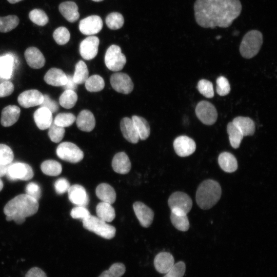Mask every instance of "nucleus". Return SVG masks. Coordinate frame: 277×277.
Returning a JSON list of instances; mask_svg holds the SVG:
<instances>
[{"mask_svg": "<svg viewBox=\"0 0 277 277\" xmlns=\"http://www.w3.org/2000/svg\"><path fill=\"white\" fill-rule=\"evenodd\" d=\"M197 24L204 28H228L241 13L240 0H196L193 6Z\"/></svg>", "mask_w": 277, "mask_h": 277, "instance_id": "nucleus-1", "label": "nucleus"}, {"mask_svg": "<svg viewBox=\"0 0 277 277\" xmlns=\"http://www.w3.org/2000/svg\"><path fill=\"white\" fill-rule=\"evenodd\" d=\"M38 201L26 194H19L10 200L4 208L6 220L23 224L26 218L35 214L38 209Z\"/></svg>", "mask_w": 277, "mask_h": 277, "instance_id": "nucleus-2", "label": "nucleus"}, {"mask_svg": "<svg viewBox=\"0 0 277 277\" xmlns=\"http://www.w3.org/2000/svg\"><path fill=\"white\" fill-rule=\"evenodd\" d=\"M222 189L218 182L212 180L203 182L196 192V201L203 209H208L215 205L220 200Z\"/></svg>", "mask_w": 277, "mask_h": 277, "instance_id": "nucleus-3", "label": "nucleus"}, {"mask_svg": "<svg viewBox=\"0 0 277 277\" xmlns=\"http://www.w3.org/2000/svg\"><path fill=\"white\" fill-rule=\"evenodd\" d=\"M263 42L262 33L251 30L243 36L240 46V52L245 58H251L259 52Z\"/></svg>", "mask_w": 277, "mask_h": 277, "instance_id": "nucleus-4", "label": "nucleus"}, {"mask_svg": "<svg viewBox=\"0 0 277 277\" xmlns=\"http://www.w3.org/2000/svg\"><path fill=\"white\" fill-rule=\"evenodd\" d=\"M83 227L106 239H111L115 235V228L97 216L90 215L82 220Z\"/></svg>", "mask_w": 277, "mask_h": 277, "instance_id": "nucleus-5", "label": "nucleus"}, {"mask_svg": "<svg viewBox=\"0 0 277 277\" xmlns=\"http://www.w3.org/2000/svg\"><path fill=\"white\" fill-rule=\"evenodd\" d=\"M168 203L171 212L176 215H187L192 206V201L190 196L180 191L173 193L170 196Z\"/></svg>", "mask_w": 277, "mask_h": 277, "instance_id": "nucleus-6", "label": "nucleus"}, {"mask_svg": "<svg viewBox=\"0 0 277 277\" xmlns=\"http://www.w3.org/2000/svg\"><path fill=\"white\" fill-rule=\"evenodd\" d=\"M56 153L61 160L72 163H78L84 157L83 151L75 144L68 142L60 144Z\"/></svg>", "mask_w": 277, "mask_h": 277, "instance_id": "nucleus-7", "label": "nucleus"}, {"mask_svg": "<svg viewBox=\"0 0 277 277\" xmlns=\"http://www.w3.org/2000/svg\"><path fill=\"white\" fill-rule=\"evenodd\" d=\"M104 60L106 67L114 72L121 70L126 63L125 55L122 52L121 48L116 45H112L107 49Z\"/></svg>", "mask_w": 277, "mask_h": 277, "instance_id": "nucleus-8", "label": "nucleus"}, {"mask_svg": "<svg viewBox=\"0 0 277 277\" xmlns=\"http://www.w3.org/2000/svg\"><path fill=\"white\" fill-rule=\"evenodd\" d=\"M6 175L11 181H28L33 177L34 172L31 167L26 163L12 162L8 165Z\"/></svg>", "mask_w": 277, "mask_h": 277, "instance_id": "nucleus-9", "label": "nucleus"}, {"mask_svg": "<svg viewBox=\"0 0 277 277\" xmlns=\"http://www.w3.org/2000/svg\"><path fill=\"white\" fill-rule=\"evenodd\" d=\"M197 118L204 124L211 125L216 121L217 113L211 103L206 101L200 102L195 108Z\"/></svg>", "mask_w": 277, "mask_h": 277, "instance_id": "nucleus-10", "label": "nucleus"}, {"mask_svg": "<svg viewBox=\"0 0 277 277\" xmlns=\"http://www.w3.org/2000/svg\"><path fill=\"white\" fill-rule=\"evenodd\" d=\"M112 87L116 91L123 94H129L133 89V83L129 76L124 73H114L110 77Z\"/></svg>", "mask_w": 277, "mask_h": 277, "instance_id": "nucleus-11", "label": "nucleus"}, {"mask_svg": "<svg viewBox=\"0 0 277 277\" xmlns=\"http://www.w3.org/2000/svg\"><path fill=\"white\" fill-rule=\"evenodd\" d=\"M103 23L98 15L89 16L80 21L79 30L82 33L87 35H92L98 33L102 29Z\"/></svg>", "mask_w": 277, "mask_h": 277, "instance_id": "nucleus-12", "label": "nucleus"}, {"mask_svg": "<svg viewBox=\"0 0 277 277\" xmlns=\"http://www.w3.org/2000/svg\"><path fill=\"white\" fill-rule=\"evenodd\" d=\"M100 44L99 38L91 35L83 40L80 45V53L81 56L86 60L94 58L98 52Z\"/></svg>", "mask_w": 277, "mask_h": 277, "instance_id": "nucleus-13", "label": "nucleus"}, {"mask_svg": "<svg viewBox=\"0 0 277 277\" xmlns=\"http://www.w3.org/2000/svg\"><path fill=\"white\" fill-rule=\"evenodd\" d=\"M173 147L176 153L180 156L185 157L192 154L196 149L195 142L189 137L181 135L173 142Z\"/></svg>", "mask_w": 277, "mask_h": 277, "instance_id": "nucleus-14", "label": "nucleus"}, {"mask_svg": "<svg viewBox=\"0 0 277 277\" xmlns=\"http://www.w3.org/2000/svg\"><path fill=\"white\" fill-rule=\"evenodd\" d=\"M43 94L38 90L31 89L21 93L17 98L19 104L23 107L28 108L40 105L43 101Z\"/></svg>", "mask_w": 277, "mask_h": 277, "instance_id": "nucleus-15", "label": "nucleus"}, {"mask_svg": "<svg viewBox=\"0 0 277 277\" xmlns=\"http://www.w3.org/2000/svg\"><path fill=\"white\" fill-rule=\"evenodd\" d=\"M67 192L69 201L73 204L86 207L89 204V196L82 185L74 184L70 186Z\"/></svg>", "mask_w": 277, "mask_h": 277, "instance_id": "nucleus-16", "label": "nucleus"}, {"mask_svg": "<svg viewBox=\"0 0 277 277\" xmlns=\"http://www.w3.org/2000/svg\"><path fill=\"white\" fill-rule=\"evenodd\" d=\"M133 208L141 226L145 228L150 226L154 217V213L151 209L141 202H135Z\"/></svg>", "mask_w": 277, "mask_h": 277, "instance_id": "nucleus-17", "label": "nucleus"}, {"mask_svg": "<svg viewBox=\"0 0 277 277\" xmlns=\"http://www.w3.org/2000/svg\"><path fill=\"white\" fill-rule=\"evenodd\" d=\"M28 65L32 68L39 69L45 64V58L41 51L36 47L28 48L24 53Z\"/></svg>", "mask_w": 277, "mask_h": 277, "instance_id": "nucleus-18", "label": "nucleus"}, {"mask_svg": "<svg viewBox=\"0 0 277 277\" xmlns=\"http://www.w3.org/2000/svg\"><path fill=\"white\" fill-rule=\"evenodd\" d=\"M120 128L124 138L129 142L135 144L139 140V135L131 118L126 117L121 121Z\"/></svg>", "mask_w": 277, "mask_h": 277, "instance_id": "nucleus-19", "label": "nucleus"}, {"mask_svg": "<svg viewBox=\"0 0 277 277\" xmlns=\"http://www.w3.org/2000/svg\"><path fill=\"white\" fill-rule=\"evenodd\" d=\"M174 264L173 255L167 252L158 253L154 260V265L156 271L161 273H166Z\"/></svg>", "mask_w": 277, "mask_h": 277, "instance_id": "nucleus-20", "label": "nucleus"}, {"mask_svg": "<svg viewBox=\"0 0 277 277\" xmlns=\"http://www.w3.org/2000/svg\"><path fill=\"white\" fill-rule=\"evenodd\" d=\"M75 121L78 128L83 131L90 132L95 125V117L93 113L88 110L81 111Z\"/></svg>", "mask_w": 277, "mask_h": 277, "instance_id": "nucleus-21", "label": "nucleus"}, {"mask_svg": "<svg viewBox=\"0 0 277 277\" xmlns=\"http://www.w3.org/2000/svg\"><path fill=\"white\" fill-rule=\"evenodd\" d=\"M44 80L51 86L59 87L65 85L67 81V75L58 68H52L45 74Z\"/></svg>", "mask_w": 277, "mask_h": 277, "instance_id": "nucleus-22", "label": "nucleus"}, {"mask_svg": "<svg viewBox=\"0 0 277 277\" xmlns=\"http://www.w3.org/2000/svg\"><path fill=\"white\" fill-rule=\"evenodd\" d=\"M20 108L15 105L5 107L2 111L1 123L4 127H9L15 123L19 117Z\"/></svg>", "mask_w": 277, "mask_h": 277, "instance_id": "nucleus-23", "label": "nucleus"}, {"mask_svg": "<svg viewBox=\"0 0 277 277\" xmlns=\"http://www.w3.org/2000/svg\"><path fill=\"white\" fill-rule=\"evenodd\" d=\"M112 167L116 173L124 174L130 171L131 165L128 155L124 152H120L114 156Z\"/></svg>", "mask_w": 277, "mask_h": 277, "instance_id": "nucleus-24", "label": "nucleus"}, {"mask_svg": "<svg viewBox=\"0 0 277 277\" xmlns=\"http://www.w3.org/2000/svg\"><path fill=\"white\" fill-rule=\"evenodd\" d=\"M33 117L37 127L41 130L48 128L53 122L51 112L45 107H39L34 113Z\"/></svg>", "mask_w": 277, "mask_h": 277, "instance_id": "nucleus-25", "label": "nucleus"}, {"mask_svg": "<svg viewBox=\"0 0 277 277\" xmlns=\"http://www.w3.org/2000/svg\"><path fill=\"white\" fill-rule=\"evenodd\" d=\"M58 9L61 14L70 23H74L79 18L78 7L73 2L68 1L61 3Z\"/></svg>", "mask_w": 277, "mask_h": 277, "instance_id": "nucleus-26", "label": "nucleus"}, {"mask_svg": "<svg viewBox=\"0 0 277 277\" xmlns=\"http://www.w3.org/2000/svg\"><path fill=\"white\" fill-rule=\"evenodd\" d=\"M96 195L102 202L110 204H113L116 200V193L114 188L109 184H99L95 190Z\"/></svg>", "mask_w": 277, "mask_h": 277, "instance_id": "nucleus-27", "label": "nucleus"}, {"mask_svg": "<svg viewBox=\"0 0 277 277\" xmlns=\"http://www.w3.org/2000/svg\"><path fill=\"white\" fill-rule=\"evenodd\" d=\"M232 122L241 131L244 136L252 135L255 132L254 123L249 117L238 116Z\"/></svg>", "mask_w": 277, "mask_h": 277, "instance_id": "nucleus-28", "label": "nucleus"}, {"mask_svg": "<svg viewBox=\"0 0 277 277\" xmlns=\"http://www.w3.org/2000/svg\"><path fill=\"white\" fill-rule=\"evenodd\" d=\"M220 167L226 172H233L238 168V162L235 156L230 152H223L218 157Z\"/></svg>", "mask_w": 277, "mask_h": 277, "instance_id": "nucleus-29", "label": "nucleus"}, {"mask_svg": "<svg viewBox=\"0 0 277 277\" xmlns=\"http://www.w3.org/2000/svg\"><path fill=\"white\" fill-rule=\"evenodd\" d=\"M97 216L106 222H112L115 217V212L111 204L101 202L96 207Z\"/></svg>", "mask_w": 277, "mask_h": 277, "instance_id": "nucleus-30", "label": "nucleus"}, {"mask_svg": "<svg viewBox=\"0 0 277 277\" xmlns=\"http://www.w3.org/2000/svg\"><path fill=\"white\" fill-rule=\"evenodd\" d=\"M138 132L140 139H147L150 133V126L148 122L143 117L133 115L131 118Z\"/></svg>", "mask_w": 277, "mask_h": 277, "instance_id": "nucleus-31", "label": "nucleus"}, {"mask_svg": "<svg viewBox=\"0 0 277 277\" xmlns=\"http://www.w3.org/2000/svg\"><path fill=\"white\" fill-rule=\"evenodd\" d=\"M14 65V58L11 55L0 57V77L9 79L11 76Z\"/></svg>", "mask_w": 277, "mask_h": 277, "instance_id": "nucleus-32", "label": "nucleus"}, {"mask_svg": "<svg viewBox=\"0 0 277 277\" xmlns=\"http://www.w3.org/2000/svg\"><path fill=\"white\" fill-rule=\"evenodd\" d=\"M41 168L44 174L54 176L60 175L62 170L61 164L53 160L44 161L41 165Z\"/></svg>", "mask_w": 277, "mask_h": 277, "instance_id": "nucleus-33", "label": "nucleus"}, {"mask_svg": "<svg viewBox=\"0 0 277 277\" xmlns=\"http://www.w3.org/2000/svg\"><path fill=\"white\" fill-rule=\"evenodd\" d=\"M227 131L231 146L235 149L239 148L244 137L242 133L232 122L228 124Z\"/></svg>", "mask_w": 277, "mask_h": 277, "instance_id": "nucleus-34", "label": "nucleus"}, {"mask_svg": "<svg viewBox=\"0 0 277 277\" xmlns=\"http://www.w3.org/2000/svg\"><path fill=\"white\" fill-rule=\"evenodd\" d=\"M89 71L85 63L83 61H80L75 65V71L73 77L74 82L76 84L85 83L88 78Z\"/></svg>", "mask_w": 277, "mask_h": 277, "instance_id": "nucleus-35", "label": "nucleus"}, {"mask_svg": "<svg viewBox=\"0 0 277 277\" xmlns=\"http://www.w3.org/2000/svg\"><path fill=\"white\" fill-rule=\"evenodd\" d=\"M85 86L89 92H98L104 89L105 82L101 76L95 74L88 77L85 82Z\"/></svg>", "mask_w": 277, "mask_h": 277, "instance_id": "nucleus-36", "label": "nucleus"}, {"mask_svg": "<svg viewBox=\"0 0 277 277\" xmlns=\"http://www.w3.org/2000/svg\"><path fill=\"white\" fill-rule=\"evenodd\" d=\"M77 100L76 93L71 90H65L59 98L61 106L66 109H70L74 106Z\"/></svg>", "mask_w": 277, "mask_h": 277, "instance_id": "nucleus-37", "label": "nucleus"}, {"mask_svg": "<svg viewBox=\"0 0 277 277\" xmlns=\"http://www.w3.org/2000/svg\"><path fill=\"white\" fill-rule=\"evenodd\" d=\"M19 22L18 17L14 15L0 17V32L6 33L11 31L17 26Z\"/></svg>", "mask_w": 277, "mask_h": 277, "instance_id": "nucleus-38", "label": "nucleus"}, {"mask_svg": "<svg viewBox=\"0 0 277 277\" xmlns=\"http://www.w3.org/2000/svg\"><path fill=\"white\" fill-rule=\"evenodd\" d=\"M105 22L109 29L117 30L123 27L124 23V18L121 13L114 12L109 13L107 16Z\"/></svg>", "mask_w": 277, "mask_h": 277, "instance_id": "nucleus-39", "label": "nucleus"}, {"mask_svg": "<svg viewBox=\"0 0 277 277\" xmlns=\"http://www.w3.org/2000/svg\"><path fill=\"white\" fill-rule=\"evenodd\" d=\"M170 220L173 225L179 230L186 231L189 228V222L187 215H176L172 212Z\"/></svg>", "mask_w": 277, "mask_h": 277, "instance_id": "nucleus-40", "label": "nucleus"}, {"mask_svg": "<svg viewBox=\"0 0 277 277\" xmlns=\"http://www.w3.org/2000/svg\"><path fill=\"white\" fill-rule=\"evenodd\" d=\"M125 265L121 263L113 264L110 268L104 271L98 277H121L125 272Z\"/></svg>", "mask_w": 277, "mask_h": 277, "instance_id": "nucleus-41", "label": "nucleus"}, {"mask_svg": "<svg viewBox=\"0 0 277 277\" xmlns=\"http://www.w3.org/2000/svg\"><path fill=\"white\" fill-rule=\"evenodd\" d=\"M30 19L37 25L43 26L46 25L49 21L46 13L41 9H34L29 14Z\"/></svg>", "mask_w": 277, "mask_h": 277, "instance_id": "nucleus-42", "label": "nucleus"}, {"mask_svg": "<svg viewBox=\"0 0 277 277\" xmlns=\"http://www.w3.org/2000/svg\"><path fill=\"white\" fill-rule=\"evenodd\" d=\"M48 128V135L51 141L55 143L61 142L64 136V127L58 126L52 122Z\"/></svg>", "mask_w": 277, "mask_h": 277, "instance_id": "nucleus-43", "label": "nucleus"}, {"mask_svg": "<svg viewBox=\"0 0 277 277\" xmlns=\"http://www.w3.org/2000/svg\"><path fill=\"white\" fill-rule=\"evenodd\" d=\"M75 120L76 117L71 113H60L55 116L53 122L65 128L72 125Z\"/></svg>", "mask_w": 277, "mask_h": 277, "instance_id": "nucleus-44", "label": "nucleus"}, {"mask_svg": "<svg viewBox=\"0 0 277 277\" xmlns=\"http://www.w3.org/2000/svg\"><path fill=\"white\" fill-rule=\"evenodd\" d=\"M70 34L68 30L64 27H60L56 28L53 33V37L56 43L63 45L68 42Z\"/></svg>", "mask_w": 277, "mask_h": 277, "instance_id": "nucleus-45", "label": "nucleus"}, {"mask_svg": "<svg viewBox=\"0 0 277 277\" xmlns=\"http://www.w3.org/2000/svg\"><path fill=\"white\" fill-rule=\"evenodd\" d=\"M197 88L201 94L207 98L214 96V90L212 83L208 80L202 79L197 83Z\"/></svg>", "mask_w": 277, "mask_h": 277, "instance_id": "nucleus-46", "label": "nucleus"}, {"mask_svg": "<svg viewBox=\"0 0 277 277\" xmlns=\"http://www.w3.org/2000/svg\"><path fill=\"white\" fill-rule=\"evenodd\" d=\"M14 159V154L8 146L0 144V164L9 165L12 162Z\"/></svg>", "mask_w": 277, "mask_h": 277, "instance_id": "nucleus-47", "label": "nucleus"}, {"mask_svg": "<svg viewBox=\"0 0 277 277\" xmlns=\"http://www.w3.org/2000/svg\"><path fill=\"white\" fill-rule=\"evenodd\" d=\"M230 91V86L228 80L223 76L216 80V92L220 96L227 95Z\"/></svg>", "mask_w": 277, "mask_h": 277, "instance_id": "nucleus-48", "label": "nucleus"}, {"mask_svg": "<svg viewBox=\"0 0 277 277\" xmlns=\"http://www.w3.org/2000/svg\"><path fill=\"white\" fill-rule=\"evenodd\" d=\"M185 269V264L182 261L179 262L174 264L163 277H183Z\"/></svg>", "mask_w": 277, "mask_h": 277, "instance_id": "nucleus-49", "label": "nucleus"}, {"mask_svg": "<svg viewBox=\"0 0 277 277\" xmlns=\"http://www.w3.org/2000/svg\"><path fill=\"white\" fill-rule=\"evenodd\" d=\"M26 194L38 201L41 197L42 192L40 186L35 182L28 183L25 188Z\"/></svg>", "mask_w": 277, "mask_h": 277, "instance_id": "nucleus-50", "label": "nucleus"}, {"mask_svg": "<svg viewBox=\"0 0 277 277\" xmlns=\"http://www.w3.org/2000/svg\"><path fill=\"white\" fill-rule=\"evenodd\" d=\"M90 215L89 211L86 207L81 206H77L73 208L70 212L71 216L75 219H81L83 220Z\"/></svg>", "mask_w": 277, "mask_h": 277, "instance_id": "nucleus-51", "label": "nucleus"}, {"mask_svg": "<svg viewBox=\"0 0 277 277\" xmlns=\"http://www.w3.org/2000/svg\"><path fill=\"white\" fill-rule=\"evenodd\" d=\"M70 184L68 181L64 177L57 179L54 183V188L58 194H62L68 191Z\"/></svg>", "mask_w": 277, "mask_h": 277, "instance_id": "nucleus-52", "label": "nucleus"}, {"mask_svg": "<svg viewBox=\"0 0 277 277\" xmlns=\"http://www.w3.org/2000/svg\"><path fill=\"white\" fill-rule=\"evenodd\" d=\"M44 98L40 107H45L50 110L51 113H54L58 110V105L56 101L52 100L47 94L43 95Z\"/></svg>", "mask_w": 277, "mask_h": 277, "instance_id": "nucleus-53", "label": "nucleus"}, {"mask_svg": "<svg viewBox=\"0 0 277 277\" xmlns=\"http://www.w3.org/2000/svg\"><path fill=\"white\" fill-rule=\"evenodd\" d=\"M14 91V85L10 81H5L0 84V97L10 95Z\"/></svg>", "mask_w": 277, "mask_h": 277, "instance_id": "nucleus-54", "label": "nucleus"}, {"mask_svg": "<svg viewBox=\"0 0 277 277\" xmlns=\"http://www.w3.org/2000/svg\"><path fill=\"white\" fill-rule=\"evenodd\" d=\"M25 277H47L46 273L41 268L34 267L28 270Z\"/></svg>", "mask_w": 277, "mask_h": 277, "instance_id": "nucleus-55", "label": "nucleus"}, {"mask_svg": "<svg viewBox=\"0 0 277 277\" xmlns=\"http://www.w3.org/2000/svg\"><path fill=\"white\" fill-rule=\"evenodd\" d=\"M67 81L65 85L62 86L65 90H71L74 91L77 89V85L73 81L72 76L67 75Z\"/></svg>", "mask_w": 277, "mask_h": 277, "instance_id": "nucleus-56", "label": "nucleus"}, {"mask_svg": "<svg viewBox=\"0 0 277 277\" xmlns=\"http://www.w3.org/2000/svg\"><path fill=\"white\" fill-rule=\"evenodd\" d=\"M8 165L0 164V177L6 175Z\"/></svg>", "mask_w": 277, "mask_h": 277, "instance_id": "nucleus-57", "label": "nucleus"}, {"mask_svg": "<svg viewBox=\"0 0 277 277\" xmlns=\"http://www.w3.org/2000/svg\"><path fill=\"white\" fill-rule=\"evenodd\" d=\"M11 4H15L22 0H7Z\"/></svg>", "mask_w": 277, "mask_h": 277, "instance_id": "nucleus-58", "label": "nucleus"}, {"mask_svg": "<svg viewBox=\"0 0 277 277\" xmlns=\"http://www.w3.org/2000/svg\"><path fill=\"white\" fill-rule=\"evenodd\" d=\"M3 182L2 180L0 179V191L2 190L3 188Z\"/></svg>", "mask_w": 277, "mask_h": 277, "instance_id": "nucleus-59", "label": "nucleus"}, {"mask_svg": "<svg viewBox=\"0 0 277 277\" xmlns=\"http://www.w3.org/2000/svg\"><path fill=\"white\" fill-rule=\"evenodd\" d=\"M92 1H94V2H99L103 1V0H92Z\"/></svg>", "mask_w": 277, "mask_h": 277, "instance_id": "nucleus-60", "label": "nucleus"}]
</instances>
